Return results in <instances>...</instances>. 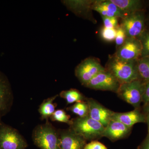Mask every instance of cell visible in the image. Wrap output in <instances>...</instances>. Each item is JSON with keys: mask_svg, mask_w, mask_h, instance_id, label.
Here are the masks:
<instances>
[{"mask_svg": "<svg viewBox=\"0 0 149 149\" xmlns=\"http://www.w3.org/2000/svg\"><path fill=\"white\" fill-rule=\"evenodd\" d=\"M106 70L110 72L120 84L139 79L137 60H124L114 56L110 59Z\"/></svg>", "mask_w": 149, "mask_h": 149, "instance_id": "cell-1", "label": "cell"}, {"mask_svg": "<svg viewBox=\"0 0 149 149\" xmlns=\"http://www.w3.org/2000/svg\"><path fill=\"white\" fill-rule=\"evenodd\" d=\"M32 140L35 146L41 149H60L59 130L47 121L37 125L33 131Z\"/></svg>", "mask_w": 149, "mask_h": 149, "instance_id": "cell-2", "label": "cell"}, {"mask_svg": "<svg viewBox=\"0 0 149 149\" xmlns=\"http://www.w3.org/2000/svg\"><path fill=\"white\" fill-rule=\"evenodd\" d=\"M70 128L86 141H96L102 137L105 127L89 116L72 119Z\"/></svg>", "mask_w": 149, "mask_h": 149, "instance_id": "cell-3", "label": "cell"}, {"mask_svg": "<svg viewBox=\"0 0 149 149\" xmlns=\"http://www.w3.org/2000/svg\"><path fill=\"white\" fill-rule=\"evenodd\" d=\"M146 83L140 79L120 84L117 93L118 97L135 109L140 108L143 103Z\"/></svg>", "mask_w": 149, "mask_h": 149, "instance_id": "cell-4", "label": "cell"}, {"mask_svg": "<svg viewBox=\"0 0 149 149\" xmlns=\"http://www.w3.org/2000/svg\"><path fill=\"white\" fill-rule=\"evenodd\" d=\"M27 146L18 130L0 120V149H25Z\"/></svg>", "mask_w": 149, "mask_h": 149, "instance_id": "cell-5", "label": "cell"}, {"mask_svg": "<svg viewBox=\"0 0 149 149\" xmlns=\"http://www.w3.org/2000/svg\"><path fill=\"white\" fill-rule=\"evenodd\" d=\"M106 70L96 59L89 58L78 65L75 70L76 77L82 85H86L100 72Z\"/></svg>", "mask_w": 149, "mask_h": 149, "instance_id": "cell-6", "label": "cell"}, {"mask_svg": "<svg viewBox=\"0 0 149 149\" xmlns=\"http://www.w3.org/2000/svg\"><path fill=\"white\" fill-rule=\"evenodd\" d=\"M121 26L127 38H136L143 35L145 28L143 14L140 11L128 15L122 19Z\"/></svg>", "mask_w": 149, "mask_h": 149, "instance_id": "cell-7", "label": "cell"}, {"mask_svg": "<svg viewBox=\"0 0 149 149\" xmlns=\"http://www.w3.org/2000/svg\"><path fill=\"white\" fill-rule=\"evenodd\" d=\"M120 85L114 76L106 70L97 74L85 86L94 90L112 91L116 93Z\"/></svg>", "mask_w": 149, "mask_h": 149, "instance_id": "cell-8", "label": "cell"}, {"mask_svg": "<svg viewBox=\"0 0 149 149\" xmlns=\"http://www.w3.org/2000/svg\"><path fill=\"white\" fill-rule=\"evenodd\" d=\"M13 99L10 82L6 75L0 71V120L10 111Z\"/></svg>", "mask_w": 149, "mask_h": 149, "instance_id": "cell-9", "label": "cell"}, {"mask_svg": "<svg viewBox=\"0 0 149 149\" xmlns=\"http://www.w3.org/2000/svg\"><path fill=\"white\" fill-rule=\"evenodd\" d=\"M142 46L140 40L136 38H127L125 42L118 48L116 56L126 61L137 60L141 56Z\"/></svg>", "mask_w": 149, "mask_h": 149, "instance_id": "cell-10", "label": "cell"}, {"mask_svg": "<svg viewBox=\"0 0 149 149\" xmlns=\"http://www.w3.org/2000/svg\"><path fill=\"white\" fill-rule=\"evenodd\" d=\"M60 149H84L86 141L71 128L59 130Z\"/></svg>", "mask_w": 149, "mask_h": 149, "instance_id": "cell-11", "label": "cell"}, {"mask_svg": "<svg viewBox=\"0 0 149 149\" xmlns=\"http://www.w3.org/2000/svg\"><path fill=\"white\" fill-rule=\"evenodd\" d=\"M89 107V116L106 127L111 120L114 112L105 107L94 99H86Z\"/></svg>", "mask_w": 149, "mask_h": 149, "instance_id": "cell-12", "label": "cell"}, {"mask_svg": "<svg viewBox=\"0 0 149 149\" xmlns=\"http://www.w3.org/2000/svg\"><path fill=\"white\" fill-rule=\"evenodd\" d=\"M132 128L126 126L117 120H111L105 127L102 137H106L112 142H115L129 136Z\"/></svg>", "mask_w": 149, "mask_h": 149, "instance_id": "cell-13", "label": "cell"}, {"mask_svg": "<svg viewBox=\"0 0 149 149\" xmlns=\"http://www.w3.org/2000/svg\"><path fill=\"white\" fill-rule=\"evenodd\" d=\"M92 10L97 12L102 16L123 19L127 16L110 1H95Z\"/></svg>", "mask_w": 149, "mask_h": 149, "instance_id": "cell-14", "label": "cell"}, {"mask_svg": "<svg viewBox=\"0 0 149 149\" xmlns=\"http://www.w3.org/2000/svg\"><path fill=\"white\" fill-rule=\"evenodd\" d=\"M111 120H117L123 124L132 128L137 123H146L145 116L140 108L125 113L113 112Z\"/></svg>", "mask_w": 149, "mask_h": 149, "instance_id": "cell-15", "label": "cell"}, {"mask_svg": "<svg viewBox=\"0 0 149 149\" xmlns=\"http://www.w3.org/2000/svg\"><path fill=\"white\" fill-rule=\"evenodd\" d=\"M111 2L128 15L139 11L142 6L141 1L138 0H111Z\"/></svg>", "mask_w": 149, "mask_h": 149, "instance_id": "cell-16", "label": "cell"}, {"mask_svg": "<svg viewBox=\"0 0 149 149\" xmlns=\"http://www.w3.org/2000/svg\"><path fill=\"white\" fill-rule=\"evenodd\" d=\"M58 97V95H56L46 99L40 105L39 112L42 120L45 119L47 121H48L49 118L51 117L55 111L56 105L53 103V102Z\"/></svg>", "mask_w": 149, "mask_h": 149, "instance_id": "cell-17", "label": "cell"}, {"mask_svg": "<svg viewBox=\"0 0 149 149\" xmlns=\"http://www.w3.org/2000/svg\"><path fill=\"white\" fill-rule=\"evenodd\" d=\"M137 68L139 79L145 83L149 82V57H142L137 61Z\"/></svg>", "mask_w": 149, "mask_h": 149, "instance_id": "cell-18", "label": "cell"}, {"mask_svg": "<svg viewBox=\"0 0 149 149\" xmlns=\"http://www.w3.org/2000/svg\"><path fill=\"white\" fill-rule=\"evenodd\" d=\"M60 96L65 99L68 104L84 102L86 100L83 94L76 89H72L68 91H62L60 93Z\"/></svg>", "mask_w": 149, "mask_h": 149, "instance_id": "cell-19", "label": "cell"}, {"mask_svg": "<svg viewBox=\"0 0 149 149\" xmlns=\"http://www.w3.org/2000/svg\"><path fill=\"white\" fill-rule=\"evenodd\" d=\"M79 117H84L89 116V107L87 102H78L68 109Z\"/></svg>", "mask_w": 149, "mask_h": 149, "instance_id": "cell-20", "label": "cell"}, {"mask_svg": "<svg viewBox=\"0 0 149 149\" xmlns=\"http://www.w3.org/2000/svg\"><path fill=\"white\" fill-rule=\"evenodd\" d=\"M94 1H67L70 8L74 10H84L85 9H92V6L95 3Z\"/></svg>", "mask_w": 149, "mask_h": 149, "instance_id": "cell-21", "label": "cell"}, {"mask_svg": "<svg viewBox=\"0 0 149 149\" xmlns=\"http://www.w3.org/2000/svg\"><path fill=\"white\" fill-rule=\"evenodd\" d=\"M52 121L64 123L68 125H71L72 120H70V116L63 109H58L55 111L53 114L50 118Z\"/></svg>", "mask_w": 149, "mask_h": 149, "instance_id": "cell-22", "label": "cell"}, {"mask_svg": "<svg viewBox=\"0 0 149 149\" xmlns=\"http://www.w3.org/2000/svg\"><path fill=\"white\" fill-rule=\"evenodd\" d=\"M102 38L107 42H112L115 40L116 35V28L108 29L103 27L101 32Z\"/></svg>", "mask_w": 149, "mask_h": 149, "instance_id": "cell-23", "label": "cell"}, {"mask_svg": "<svg viewBox=\"0 0 149 149\" xmlns=\"http://www.w3.org/2000/svg\"><path fill=\"white\" fill-rule=\"evenodd\" d=\"M127 37L125 31L120 26L116 28V35L115 38V42L116 46L120 47L125 42Z\"/></svg>", "mask_w": 149, "mask_h": 149, "instance_id": "cell-24", "label": "cell"}, {"mask_svg": "<svg viewBox=\"0 0 149 149\" xmlns=\"http://www.w3.org/2000/svg\"><path fill=\"white\" fill-rule=\"evenodd\" d=\"M141 42L142 46V57H149V33L143 36Z\"/></svg>", "mask_w": 149, "mask_h": 149, "instance_id": "cell-25", "label": "cell"}, {"mask_svg": "<svg viewBox=\"0 0 149 149\" xmlns=\"http://www.w3.org/2000/svg\"><path fill=\"white\" fill-rule=\"evenodd\" d=\"M104 27L108 29H114L118 27V18L116 17H108L102 16Z\"/></svg>", "mask_w": 149, "mask_h": 149, "instance_id": "cell-26", "label": "cell"}, {"mask_svg": "<svg viewBox=\"0 0 149 149\" xmlns=\"http://www.w3.org/2000/svg\"><path fill=\"white\" fill-rule=\"evenodd\" d=\"M84 149H107L106 147L100 142L97 141H92L86 144Z\"/></svg>", "mask_w": 149, "mask_h": 149, "instance_id": "cell-27", "label": "cell"}, {"mask_svg": "<svg viewBox=\"0 0 149 149\" xmlns=\"http://www.w3.org/2000/svg\"><path fill=\"white\" fill-rule=\"evenodd\" d=\"M143 112L145 116L146 123L148 125V133L149 134V104L143 105Z\"/></svg>", "mask_w": 149, "mask_h": 149, "instance_id": "cell-28", "label": "cell"}, {"mask_svg": "<svg viewBox=\"0 0 149 149\" xmlns=\"http://www.w3.org/2000/svg\"><path fill=\"white\" fill-rule=\"evenodd\" d=\"M138 149H149V134L138 147Z\"/></svg>", "mask_w": 149, "mask_h": 149, "instance_id": "cell-29", "label": "cell"}]
</instances>
